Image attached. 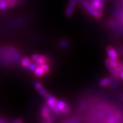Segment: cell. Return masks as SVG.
<instances>
[{"instance_id": "obj_4", "label": "cell", "mask_w": 123, "mask_h": 123, "mask_svg": "<svg viewBox=\"0 0 123 123\" xmlns=\"http://www.w3.org/2000/svg\"><path fill=\"white\" fill-rule=\"evenodd\" d=\"M31 59L36 62L38 65H42L43 64L47 63L49 64H51V57H49L47 55H41L34 53L31 56Z\"/></svg>"}, {"instance_id": "obj_18", "label": "cell", "mask_w": 123, "mask_h": 123, "mask_svg": "<svg viewBox=\"0 0 123 123\" xmlns=\"http://www.w3.org/2000/svg\"><path fill=\"white\" fill-rule=\"evenodd\" d=\"M38 66V64H36V62H31V63L30 64V65L28 66V67L27 68V70H29V71H31V72H34V70L36 69V68Z\"/></svg>"}, {"instance_id": "obj_23", "label": "cell", "mask_w": 123, "mask_h": 123, "mask_svg": "<svg viewBox=\"0 0 123 123\" xmlns=\"http://www.w3.org/2000/svg\"><path fill=\"white\" fill-rule=\"evenodd\" d=\"M23 122H24V120L21 118H17L12 121V123H23Z\"/></svg>"}, {"instance_id": "obj_19", "label": "cell", "mask_w": 123, "mask_h": 123, "mask_svg": "<svg viewBox=\"0 0 123 123\" xmlns=\"http://www.w3.org/2000/svg\"><path fill=\"white\" fill-rule=\"evenodd\" d=\"M50 64H49L47 63H45V64H42V65H40L41 67L43 68V69L44 70V73H45V75H47L49 73V72H50V66H49Z\"/></svg>"}, {"instance_id": "obj_25", "label": "cell", "mask_w": 123, "mask_h": 123, "mask_svg": "<svg viewBox=\"0 0 123 123\" xmlns=\"http://www.w3.org/2000/svg\"></svg>"}, {"instance_id": "obj_10", "label": "cell", "mask_w": 123, "mask_h": 123, "mask_svg": "<svg viewBox=\"0 0 123 123\" xmlns=\"http://www.w3.org/2000/svg\"><path fill=\"white\" fill-rule=\"evenodd\" d=\"M114 79V77H104L103 79H101L98 84L101 86V87H103V88H105L107 86H110V84H111L112 81Z\"/></svg>"}, {"instance_id": "obj_9", "label": "cell", "mask_w": 123, "mask_h": 123, "mask_svg": "<svg viewBox=\"0 0 123 123\" xmlns=\"http://www.w3.org/2000/svg\"><path fill=\"white\" fill-rule=\"evenodd\" d=\"M105 2V0H91V4L92 6L102 12H103Z\"/></svg>"}, {"instance_id": "obj_7", "label": "cell", "mask_w": 123, "mask_h": 123, "mask_svg": "<svg viewBox=\"0 0 123 123\" xmlns=\"http://www.w3.org/2000/svg\"><path fill=\"white\" fill-rule=\"evenodd\" d=\"M106 52L108 58L110 60H118V53L116 49L111 46H107L106 47Z\"/></svg>"}, {"instance_id": "obj_12", "label": "cell", "mask_w": 123, "mask_h": 123, "mask_svg": "<svg viewBox=\"0 0 123 123\" xmlns=\"http://www.w3.org/2000/svg\"><path fill=\"white\" fill-rule=\"evenodd\" d=\"M58 44H59L60 47H61L63 49H68L70 47V43L68 40L66 39L60 40Z\"/></svg>"}, {"instance_id": "obj_8", "label": "cell", "mask_w": 123, "mask_h": 123, "mask_svg": "<svg viewBox=\"0 0 123 123\" xmlns=\"http://www.w3.org/2000/svg\"><path fill=\"white\" fill-rule=\"evenodd\" d=\"M105 65L107 68L108 70L110 71V74L111 75L112 77H114V79H119V73L116 70V69L115 68L114 66H112L111 61L109 58H107L105 60Z\"/></svg>"}, {"instance_id": "obj_3", "label": "cell", "mask_w": 123, "mask_h": 123, "mask_svg": "<svg viewBox=\"0 0 123 123\" xmlns=\"http://www.w3.org/2000/svg\"><path fill=\"white\" fill-rule=\"evenodd\" d=\"M44 97L45 98L46 101H47L46 103H47V105L49 106V107L51 109V110L53 111L55 114L57 115V116H60L61 114H62L61 110H60L58 108V107H57L58 100L55 97H53V95H51L49 92Z\"/></svg>"}, {"instance_id": "obj_15", "label": "cell", "mask_w": 123, "mask_h": 123, "mask_svg": "<svg viewBox=\"0 0 123 123\" xmlns=\"http://www.w3.org/2000/svg\"><path fill=\"white\" fill-rule=\"evenodd\" d=\"M9 6L5 0H0V10L2 12H6L8 10Z\"/></svg>"}, {"instance_id": "obj_21", "label": "cell", "mask_w": 123, "mask_h": 123, "mask_svg": "<svg viewBox=\"0 0 123 123\" xmlns=\"http://www.w3.org/2000/svg\"><path fill=\"white\" fill-rule=\"evenodd\" d=\"M115 68L116 69V70L120 73V72H121V71H123V63L122 62H120L118 61V64H117V65L115 67Z\"/></svg>"}, {"instance_id": "obj_20", "label": "cell", "mask_w": 123, "mask_h": 123, "mask_svg": "<svg viewBox=\"0 0 123 123\" xmlns=\"http://www.w3.org/2000/svg\"><path fill=\"white\" fill-rule=\"evenodd\" d=\"M33 86L34 87L36 90H38L40 89H41L42 88H43V84L40 82V81H34L33 82Z\"/></svg>"}, {"instance_id": "obj_17", "label": "cell", "mask_w": 123, "mask_h": 123, "mask_svg": "<svg viewBox=\"0 0 123 123\" xmlns=\"http://www.w3.org/2000/svg\"><path fill=\"white\" fill-rule=\"evenodd\" d=\"M68 105L66 102L64 101H62V100H58V102H57V107L60 110H61L62 113L64 110H65L67 106Z\"/></svg>"}, {"instance_id": "obj_11", "label": "cell", "mask_w": 123, "mask_h": 123, "mask_svg": "<svg viewBox=\"0 0 123 123\" xmlns=\"http://www.w3.org/2000/svg\"><path fill=\"white\" fill-rule=\"evenodd\" d=\"M34 75H35L36 77H43L44 75H45V73H44V70L43 69V68L41 67L40 65H38L37 67L36 68V69L34 71Z\"/></svg>"}, {"instance_id": "obj_1", "label": "cell", "mask_w": 123, "mask_h": 123, "mask_svg": "<svg viewBox=\"0 0 123 123\" xmlns=\"http://www.w3.org/2000/svg\"><path fill=\"white\" fill-rule=\"evenodd\" d=\"M16 65L12 54L9 50V45L0 46V67L8 68Z\"/></svg>"}, {"instance_id": "obj_24", "label": "cell", "mask_w": 123, "mask_h": 123, "mask_svg": "<svg viewBox=\"0 0 123 123\" xmlns=\"http://www.w3.org/2000/svg\"><path fill=\"white\" fill-rule=\"evenodd\" d=\"M119 79L123 80V70L119 73Z\"/></svg>"}, {"instance_id": "obj_16", "label": "cell", "mask_w": 123, "mask_h": 123, "mask_svg": "<svg viewBox=\"0 0 123 123\" xmlns=\"http://www.w3.org/2000/svg\"><path fill=\"white\" fill-rule=\"evenodd\" d=\"M81 118L80 117L78 116H75V117H72L69 119H66L65 120H63L64 123H77L81 122Z\"/></svg>"}, {"instance_id": "obj_14", "label": "cell", "mask_w": 123, "mask_h": 123, "mask_svg": "<svg viewBox=\"0 0 123 123\" xmlns=\"http://www.w3.org/2000/svg\"><path fill=\"white\" fill-rule=\"evenodd\" d=\"M31 63V59L28 57H24L22 58L21 62V65L22 66L23 68H27L28 66L30 65Z\"/></svg>"}, {"instance_id": "obj_2", "label": "cell", "mask_w": 123, "mask_h": 123, "mask_svg": "<svg viewBox=\"0 0 123 123\" xmlns=\"http://www.w3.org/2000/svg\"><path fill=\"white\" fill-rule=\"evenodd\" d=\"M78 3L93 18L100 20L103 17V12L95 8L92 4L90 3L89 0H78Z\"/></svg>"}, {"instance_id": "obj_5", "label": "cell", "mask_w": 123, "mask_h": 123, "mask_svg": "<svg viewBox=\"0 0 123 123\" xmlns=\"http://www.w3.org/2000/svg\"><path fill=\"white\" fill-rule=\"evenodd\" d=\"M9 50L14 60L16 66H18L21 64V62L22 60V56H21V53L19 52L18 49H17L14 46H11V45H9Z\"/></svg>"}, {"instance_id": "obj_6", "label": "cell", "mask_w": 123, "mask_h": 123, "mask_svg": "<svg viewBox=\"0 0 123 123\" xmlns=\"http://www.w3.org/2000/svg\"><path fill=\"white\" fill-rule=\"evenodd\" d=\"M77 2H78V0H69L68 1V4L66 6V10H65V15L67 17H70L73 16Z\"/></svg>"}, {"instance_id": "obj_13", "label": "cell", "mask_w": 123, "mask_h": 123, "mask_svg": "<svg viewBox=\"0 0 123 123\" xmlns=\"http://www.w3.org/2000/svg\"><path fill=\"white\" fill-rule=\"evenodd\" d=\"M8 5L9 8H14L21 3V0H5Z\"/></svg>"}, {"instance_id": "obj_22", "label": "cell", "mask_w": 123, "mask_h": 123, "mask_svg": "<svg viewBox=\"0 0 123 123\" xmlns=\"http://www.w3.org/2000/svg\"><path fill=\"white\" fill-rule=\"evenodd\" d=\"M37 92L39 93L41 95V96H43V97H44L48 92H47V91L46 90V89L43 87V88H42L41 89H40V90H37Z\"/></svg>"}]
</instances>
